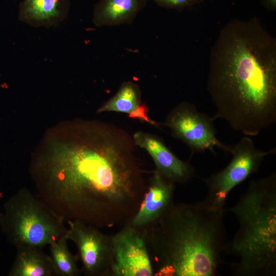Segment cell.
I'll return each instance as SVG.
<instances>
[{"mask_svg":"<svg viewBox=\"0 0 276 276\" xmlns=\"http://www.w3.org/2000/svg\"><path fill=\"white\" fill-rule=\"evenodd\" d=\"M135 146L126 131L113 124L76 122L64 147L34 161L38 197L66 221L98 228L124 225L148 186Z\"/></svg>","mask_w":276,"mask_h":276,"instance_id":"1","label":"cell"},{"mask_svg":"<svg viewBox=\"0 0 276 276\" xmlns=\"http://www.w3.org/2000/svg\"><path fill=\"white\" fill-rule=\"evenodd\" d=\"M207 89L214 119L246 136L275 123L276 38L258 17L222 27L211 51Z\"/></svg>","mask_w":276,"mask_h":276,"instance_id":"2","label":"cell"},{"mask_svg":"<svg viewBox=\"0 0 276 276\" xmlns=\"http://www.w3.org/2000/svg\"><path fill=\"white\" fill-rule=\"evenodd\" d=\"M224 209L206 200L174 202L140 229L155 276H214L223 251Z\"/></svg>","mask_w":276,"mask_h":276,"instance_id":"3","label":"cell"},{"mask_svg":"<svg viewBox=\"0 0 276 276\" xmlns=\"http://www.w3.org/2000/svg\"><path fill=\"white\" fill-rule=\"evenodd\" d=\"M226 210L235 216L239 225L223 248L237 259L231 265L233 274L275 275V173L251 180L237 203Z\"/></svg>","mask_w":276,"mask_h":276,"instance_id":"4","label":"cell"},{"mask_svg":"<svg viewBox=\"0 0 276 276\" xmlns=\"http://www.w3.org/2000/svg\"><path fill=\"white\" fill-rule=\"evenodd\" d=\"M65 220L40 198L22 189L7 203L2 228L16 248L43 247L66 235Z\"/></svg>","mask_w":276,"mask_h":276,"instance_id":"5","label":"cell"},{"mask_svg":"<svg viewBox=\"0 0 276 276\" xmlns=\"http://www.w3.org/2000/svg\"><path fill=\"white\" fill-rule=\"evenodd\" d=\"M275 152V148L268 151L258 149L248 136L242 137L231 147L229 153L232 158L228 165L221 171L203 179L208 190L205 200L216 207L224 209L230 191L256 173L267 155Z\"/></svg>","mask_w":276,"mask_h":276,"instance_id":"6","label":"cell"},{"mask_svg":"<svg viewBox=\"0 0 276 276\" xmlns=\"http://www.w3.org/2000/svg\"><path fill=\"white\" fill-rule=\"evenodd\" d=\"M215 120L199 111L194 104L185 101L170 111L164 124L170 129L173 137L181 141L191 149L192 154L205 150L215 154L216 147L229 152L231 147L216 137Z\"/></svg>","mask_w":276,"mask_h":276,"instance_id":"7","label":"cell"},{"mask_svg":"<svg viewBox=\"0 0 276 276\" xmlns=\"http://www.w3.org/2000/svg\"><path fill=\"white\" fill-rule=\"evenodd\" d=\"M67 237L78 250L82 272L87 276H111L112 250L110 236L99 228L78 220L67 221Z\"/></svg>","mask_w":276,"mask_h":276,"instance_id":"8","label":"cell"},{"mask_svg":"<svg viewBox=\"0 0 276 276\" xmlns=\"http://www.w3.org/2000/svg\"><path fill=\"white\" fill-rule=\"evenodd\" d=\"M111 276H153L154 272L141 231L129 222L110 236Z\"/></svg>","mask_w":276,"mask_h":276,"instance_id":"9","label":"cell"},{"mask_svg":"<svg viewBox=\"0 0 276 276\" xmlns=\"http://www.w3.org/2000/svg\"><path fill=\"white\" fill-rule=\"evenodd\" d=\"M132 138L136 146L148 152L154 163L155 170L166 179L175 184L182 183L194 175V167L176 156L158 136L137 131Z\"/></svg>","mask_w":276,"mask_h":276,"instance_id":"10","label":"cell"},{"mask_svg":"<svg viewBox=\"0 0 276 276\" xmlns=\"http://www.w3.org/2000/svg\"><path fill=\"white\" fill-rule=\"evenodd\" d=\"M174 190L175 183L155 170L140 206L129 221L130 224L142 229L157 221L173 203Z\"/></svg>","mask_w":276,"mask_h":276,"instance_id":"11","label":"cell"},{"mask_svg":"<svg viewBox=\"0 0 276 276\" xmlns=\"http://www.w3.org/2000/svg\"><path fill=\"white\" fill-rule=\"evenodd\" d=\"M70 7L69 0H22L18 17L34 27H56L67 17Z\"/></svg>","mask_w":276,"mask_h":276,"instance_id":"12","label":"cell"},{"mask_svg":"<svg viewBox=\"0 0 276 276\" xmlns=\"http://www.w3.org/2000/svg\"><path fill=\"white\" fill-rule=\"evenodd\" d=\"M149 0H99L95 5L93 22L98 27L131 24Z\"/></svg>","mask_w":276,"mask_h":276,"instance_id":"13","label":"cell"},{"mask_svg":"<svg viewBox=\"0 0 276 276\" xmlns=\"http://www.w3.org/2000/svg\"><path fill=\"white\" fill-rule=\"evenodd\" d=\"M116 111L127 113L130 118L138 119L153 126L159 124L148 116V108L141 101V93L139 85L132 81L123 83L117 93L105 102L98 112Z\"/></svg>","mask_w":276,"mask_h":276,"instance_id":"14","label":"cell"},{"mask_svg":"<svg viewBox=\"0 0 276 276\" xmlns=\"http://www.w3.org/2000/svg\"><path fill=\"white\" fill-rule=\"evenodd\" d=\"M12 276L56 275L52 260L42 247L26 246L17 248V254L9 273Z\"/></svg>","mask_w":276,"mask_h":276,"instance_id":"15","label":"cell"},{"mask_svg":"<svg viewBox=\"0 0 276 276\" xmlns=\"http://www.w3.org/2000/svg\"><path fill=\"white\" fill-rule=\"evenodd\" d=\"M67 234L50 245V257L56 275L78 276L81 270L77 265V257L73 255L68 246Z\"/></svg>","mask_w":276,"mask_h":276,"instance_id":"16","label":"cell"},{"mask_svg":"<svg viewBox=\"0 0 276 276\" xmlns=\"http://www.w3.org/2000/svg\"><path fill=\"white\" fill-rule=\"evenodd\" d=\"M155 3L157 6L169 9L181 11L201 3L206 0H149Z\"/></svg>","mask_w":276,"mask_h":276,"instance_id":"17","label":"cell"},{"mask_svg":"<svg viewBox=\"0 0 276 276\" xmlns=\"http://www.w3.org/2000/svg\"><path fill=\"white\" fill-rule=\"evenodd\" d=\"M262 6L269 11H275L276 10V0H260Z\"/></svg>","mask_w":276,"mask_h":276,"instance_id":"18","label":"cell"}]
</instances>
